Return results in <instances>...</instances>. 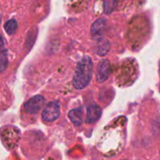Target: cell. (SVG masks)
I'll return each mask as SVG.
<instances>
[{
  "label": "cell",
  "mask_w": 160,
  "mask_h": 160,
  "mask_svg": "<svg viewBox=\"0 0 160 160\" xmlns=\"http://www.w3.org/2000/svg\"><path fill=\"white\" fill-rule=\"evenodd\" d=\"M8 67V51L0 52V71H4Z\"/></svg>",
  "instance_id": "obj_14"
},
{
  "label": "cell",
  "mask_w": 160,
  "mask_h": 160,
  "mask_svg": "<svg viewBox=\"0 0 160 160\" xmlns=\"http://www.w3.org/2000/svg\"><path fill=\"white\" fill-rule=\"evenodd\" d=\"M101 109L96 105V104H92L87 108V114H86V123L88 124H94L96 123L101 116Z\"/></svg>",
  "instance_id": "obj_8"
},
{
  "label": "cell",
  "mask_w": 160,
  "mask_h": 160,
  "mask_svg": "<svg viewBox=\"0 0 160 160\" xmlns=\"http://www.w3.org/2000/svg\"><path fill=\"white\" fill-rule=\"evenodd\" d=\"M46 100L42 96H35L24 104V109L28 113L35 114L43 108Z\"/></svg>",
  "instance_id": "obj_6"
},
{
  "label": "cell",
  "mask_w": 160,
  "mask_h": 160,
  "mask_svg": "<svg viewBox=\"0 0 160 160\" xmlns=\"http://www.w3.org/2000/svg\"><path fill=\"white\" fill-rule=\"evenodd\" d=\"M5 30L9 35H12L13 33H15V31L17 30V22L14 19L8 21L5 23Z\"/></svg>",
  "instance_id": "obj_13"
},
{
  "label": "cell",
  "mask_w": 160,
  "mask_h": 160,
  "mask_svg": "<svg viewBox=\"0 0 160 160\" xmlns=\"http://www.w3.org/2000/svg\"><path fill=\"white\" fill-rule=\"evenodd\" d=\"M103 2V10H104V13L106 14H111L115 7H116V3H117V0H101Z\"/></svg>",
  "instance_id": "obj_12"
},
{
  "label": "cell",
  "mask_w": 160,
  "mask_h": 160,
  "mask_svg": "<svg viewBox=\"0 0 160 160\" xmlns=\"http://www.w3.org/2000/svg\"><path fill=\"white\" fill-rule=\"evenodd\" d=\"M82 116H83V108H77L69 112L68 118L73 123L74 126L79 127L82 123Z\"/></svg>",
  "instance_id": "obj_9"
},
{
  "label": "cell",
  "mask_w": 160,
  "mask_h": 160,
  "mask_svg": "<svg viewBox=\"0 0 160 160\" xmlns=\"http://www.w3.org/2000/svg\"><path fill=\"white\" fill-rule=\"evenodd\" d=\"M3 47H4V38H3V37L0 35V50H1Z\"/></svg>",
  "instance_id": "obj_15"
},
{
  "label": "cell",
  "mask_w": 160,
  "mask_h": 160,
  "mask_svg": "<svg viewBox=\"0 0 160 160\" xmlns=\"http://www.w3.org/2000/svg\"><path fill=\"white\" fill-rule=\"evenodd\" d=\"M68 2L69 7L73 10L80 12V11H82L85 8H87L88 5L90 3V0H68Z\"/></svg>",
  "instance_id": "obj_11"
},
{
  "label": "cell",
  "mask_w": 160,
  "mask_h": 160,
  "mask_svg": "<svg viewBox=\"0 0 160 160\" xmlns=\"http://www.w3.org/2000/svg\"><path fill=\"white\" fill-rule=\"evenodd\" d=\"M0 138L6 148L12 150L17 146L21 139V132L16 127L5 126L0 129Z\"/></svg>",
  "instance_id": "obj_4"
},
{
  "label": "cell",
  "mask_w": 160,
  "mask_h": 160,
  "mask_svg": "<svg viewBox=\"0 0 160 160\" xmlns=\"http://www.w3.org/2000/svg\"><path fill=\"white\" fill-rule=\"evenodd\" d=\"M105 23L106 22L102 19L100 20H98L92 26V29H91V33H92V36L95 39H98L101 37V34L104 30V27H105Z\"/></svg>",
  "instance_id": "obj_10"
},
{
  "label": "cell",
  "mask_w": 160,
  "mask_h": 160,
  "mask_svg": "<svg viewBox=\"0 0 160 160\" xmlns=\"http://www.w3.org/2000/svg\"><path fill=\"white\" fill-rule=\"evenodd\" d=\"M61 112V106L58 101H52L50 102L43 110L42 112V120L44 122H53L55 121Z\"/></svg>",
  "instance_id": "obj_5"
},
{
  "label": "cell",
  "mask_w": 160,
  "mask_h": 160,
  "mask_svg": "<svg viewBox=\"0 0 160 160\" xmlns=\"http://www.w3.org/2000/svg\"><path fill=\"white\" fill-rule=\"evenodd\" d=\"M115 82L120 88H127L134 84L139 77V64L133 57L120 61L114 70Z\"/></svg>",
  "instance_id": "obj_2"
},
{
  "label": "cell",
  "mask_w": 160,
  "mask_h": 160,
  "mask_svg": "<svg viewBox=\"0 0 160 160\" xmlns=\"http://www.w3.org/2000/svg\"><path fill=\"white\" fill-rule=\"evenodd\" d=\"M0 22H1V15H0Z\"/></svg>",
  "instance_id": "obj_16"
},
{
  "label": "cell",
  "mask_w": 160,
  "mask_h": 160,
  "mask_svg": "<svg viewBox=\"0 0 160 160\" xmlns=\"http://www.w3.org/2000/svg\"><path fill=\"white\" fill-rule=\"evenodd\" d=\"M93 74V62L89 56H84L80 60L77 65L74 76H73V86L76 89H83L85 88L91 79Z\"/></svg>",
  "instance_id": "obj_3"
},
{
  "label": "cell",
  "mask_w": 160,
  "mask_h": 160,
  "mask_svg": "<svg viewBox=\"0 0 160 160\" xmlns=\"http://www.w3.org/2000/svg\"><path fill=\"white\" fill-rule=\"evenodd\" d=\"M111 64L109 62V60H101L98 63V71H97V80L98 82H105L110 74H111Z\"/></svg>",
  "instance_id": "obj_7"
},
{
  "label": "cell",
  "mask_w": 160,
  "mask_h": 160,
  "mask_svg": "<svg viewBox=\"0 0 160 160\" xmlns=\"http://www.w3.org/2000/svg\"><path fill=\"white\" fill-rule=\"evenodd\" d=\"M126 126L127 118L121 116L107 128L100 142L101 151L106 157H113L123 151L127 137Z\"/></svg>",
  "instance_id": "obj_1"
}]
</instances>
